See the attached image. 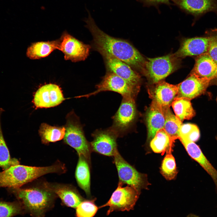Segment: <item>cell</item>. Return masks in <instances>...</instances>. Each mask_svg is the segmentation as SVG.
Listing matches in <instances>:
<instances>
[{"mask_svg":"<svg viewBox=\"0 0 217 217\" xmlns=\"http://www.w3.org/2000/svg\"><path fill=\"white\" fill-rule=\"evenodd\" d=\"M96 87V90L94 92L79 96V98H88L101 92L111 91L121 94L122 97L135 98L139 89L131 86L121 78L110 72L106 74Z\"/></svg>","mask_w":217,"mask_h":217,"instance_id":"obj_9","label":"cell"},{"mask_svg":"<svg viewBox=\"0 0 217 217\" xmlns=\"http://www.w3.org/2000/svg\"><path fill=\"white\" fill-rule=\"evenodd\" d=\"M216 102H217V97H216Z\"/></svg>","mask_w":217,"mask_h":217,"instance_id":"obj_36","label":"cell"},{"mask_svg":"<svg viewBox=\"0 0 217 217\" xmlns=\"http://www.w3.org/2000/svg\"><path fill=\"white\" fill-rule=\"evenodd\" d=\"M171 105L175 116L182 122L185 119L190 120L195 115L190 100L184 97H176Z\"/></svg>","mask_w":217,"mask_h":217,"instance_id":"obj_26","label":"cell"},{"mask_svg":"<svg viewBox=\"0 0 217 217\" xmlns=\"http://www.w3.org/2000/svg\"><path fill=\"white\" fill-rule=\"evenodd\" d=\"M87 18L84 19L86 27L93 37L95 46L102 54H106L127 64L131 67L142 70L146 60L142 55L128 42L107 34L96 24L87 8Z\"/></svg>","mask_w":217,"mask_h":217,"instance_id":"obj_1","label":"cell"},{"mask_svg":"<svg viewBox=\"0 0 217 217\" xmlns=\"http://www.w3.org/2000/svg\"><path fill=\"white\" fill-rule=\"evenodd\" d=\"M123 185L119 182L109 200L99 207L108 206L107 215L114 211H129L134 209L140 193L131 186L123 187Z\"/></svg>","mask_w":217,"mask_h":217,"instance_id":"obj_6","label":"cell"},{"mask_svg":"<svg viewBox=\"0 0 217 217\" xmlns=\"http://www.w3.org/2000/svg\"><path fill=\"white\" fill-rule=\"evenodd\" d=\"M148 140H150L156 132L164 127L165 118L162 108L152 100L146 115Z\"/></svg>","mask_w":217,"mask_h":217,"instance_id":"obj_21","label":"cell"},{"mask_svg":"<svg viewBox=\"0 0 217 217\" xmlns=\"http://www.w3.org/2000/svg\"><path fill=\"white\" fill-rule=\"evenodd\" d=\"M109 72L121 78L131 86L139 89L140 77L125 63L106 54H102Z\"/></svg>","mask_w":217,"mask_h":217,"instance_id":"obj_14","label":"cell"},{"mask_svg":"<svg viewBox=\"0 0 217 217\" xmlns=\"http://www.w3.org/2000/svg\"><path fill=\"white\" fill-rule=\"evenodd\" d=\"M66 119L65 132L63 138L64 142L74 149L79 156H83L91 167L92 151L90 143L85 136L79 118L72 111L68 114Z\"/></svg>","mask_w":217,"mask_h":217,"instance_id":"obj_4","label":"cell"},{"mask_svg":"<svg viewBox=\"0 0 217 217\" xmlns=\"http://www.w3.org/2000/svg\"><path fill=\"white\" fill-rule=\"evenodd\" d=\"M137 1L143 4L144 7H149L151 6L155 7L159 10V6L161 4H165L169 6L171 4L170 3L171 0H136Z\"/></svg>","mask_w":217,"mask_h":217,"instance_id":"obj_34","label":"cell"},{"mask_svg":"<svg viewBox=\"0 0 217 217\" xmlns=\"http://www.w3.org/2000/svg\"><path fill=\"white\" fill-rule=\"evenodd\" d=\"M177 85L178 92L176 97H184L191 100L204 94L210 86V81L190 73L188 77Z\"/></svg>","mask_w":217,"mask_h":217,"instance_id":"obj_13","label":"cell"},{"mask_svg":"<svg viewBox=\"0 0 217 217\" xmlns=\"http://www.w3.org/2000/svg\"><path fill=\"white\" fill-rule=\"evenodd\" d=\"M95 199H84L76 208V217H93L98 208L95 204Z\"/></svg>","mask_w":217,"mask_h":217,"instance_id":"obj_31","label":"cell"},{"mask_svg":"<svg viewBox=\"0 0 217 217\" xmlns=\"http://www.w3.org/2000/svg\"><path fill=\"white\" fill-rule=\"evenodd\" d=\"M58 39L48 41H41L32 43L27 48L26 55L31 59H39L49 55L53 51L58 49Z\"/></svg>","mask_w":217,"mask_h":217,"instance_id":"obj_23","label":"cell"},{"mask_svg":"<svg viewBox=\"0 0 217 217\" xmlns=\"http://www.w3.org/2000/svg\"><path fill=\"white\" fill-rule=\"evenodd\" d=\"M58 49L64 54L66 60L73 62L85 60L89 54L90 46L79 40L67 31L58 39Z\"/></svg>","mask_w":217,"mask_h":217,"instance_id":"obj_10","label":"cell"},{"mask_svg":"<svg viewBox=\"0 0 217 217\" xmlns=\"http://www.w3.org/2000/svg\"><path fill=\"white\" fill-rule=\"evenodd\" d=\"M209 44V38L207 35L185 38L182 41L180 47L174 54L178 58L197 56L207 52Z\"/></svg>","mask_w":217,"mask_h":217,"instance_id":"obj_16","label":"cell"},{"mask_svg":"<svg viewBox=\"0 0 217 217\" xmlns=\"http://www.w3.org/2000/svg\"><path fill=\"white\" fill-rule=\"evenodd\" d=\"M206 33L209 39L207 53L217 65V28L210 29Z\"/></svg>","mask_w":217,"mask_h":217,"instance_id":"obj_33","label":"cell"},{"mask_svg":"<svg viewBox=\"0 0 217 217\" xmlns=\"http://www.w3.org/2000/svg\"><path fill=\"white\" fill-rule=\"evenodd\" d=\"M39 134L42 142L47 144L63 139L65 132L64 127L51 126L46 123L41 124L39 130Z\"/></svg>","mask_w":217,"mask_h":217,"instance_id":"obj_25","label":"cell"},{"mask_svg":"<svg viewBox=\"0 0 217 217\" xmlns=\"http://www.w3.org/2000/svg\"><path fill=\"white\" fill-rule=\"evenodd\" d=\"M90 143L92 151L109 156H113L118 151L116 140L118 136L110 128L98 129L92 134Z\"/></svg>","mask_w":217,"mask_h":217,"instance_id":"obj_11","label":"cell"},{"mask_svg":"<svg viewBox=\"0 0 217 217\" xmlns=\"http://www.w3.org/2000/svg\"><path fill=\"white\" fill-rule=\"evenodd\" d=\"M187 217H199L197 215L193 214H189Z\"/></svg>","mask_w":217,"mask_h":217,"instance_id":"obj_35","label":"cell"},{"mask_svg":"<svg viewBox=\"0 0 217 217\" xmlns=\"http://www.w3.org/2000/svg\"><path fill=\"white\" fill-rule=\"evenodd\" d=\"M179 139L183 144L189 155L197 162L210 176L214 183L217 193V170L194 142L184 138H180Z\"/></svg>","mask_w":217,"mask_h":217,"instance_id":"obj_19","label":"cell"},{"mask_svg":"<svg viewBox=\"0 0 217 217\" xmlns=\"http://www.w3.org/2000/svg\"><path fill=\"white\" fill-rule=\"evenodd\" d=\"M75 177L79 187L88 197H91L90 175L89 165L85 158L79 156V159L75 171Z\"/></svg>","mask_w":217,"mask_h":217,"instance_id":"obj_22","label":"cell"},{"mask_svg":"<svg viewBox=\"0 0 217 217\" xmlns=\"http://www.w3.org/2000/svg\"><path fill=\"white\" fill-rule=\"evenodd\" d=\"M190 73L207 79L210 86H217V65L207 53L196 56Z\"/></svg>","mask_w":217,"mask_h":217,"instance_id":"obj_17","label":"cell"},{"mask_svg":"<svg viewBox=\"0 0 217 217\" xmlns=\"http://www.w3.org/2000/svg\"><path fill=\"white\" fill-rule=\"evenodd\" d=\"M155 84L151 94L153 100L162 108L170 107L177 95V85L161 81Z\"/></svg>","mask_w":217,"mask_h":217,"instance_id":"obj_20","label":"cell"},{"mask_svg":"<svg viewBox=\"0 0 217 217\" xmlns=\"http://www.w3.org/2000/svg\"><path fill=\"white\" fill-rule=\"evenodd\" d=\"M12 190L22 204L25 213L32 217H45L46 213L53 208L57 197L43 183L41 186Z\"/></svg>","mask_w":217,"mask_h":217,"instance_id":"obj_3","label":"cell"},{"mask_svg":"<svg viewBox=\"0 0 217 217\" xmlns=\"http://www.w3.org/2000/svg\"><path fill=\"white\" fill-rule=\"evenodd\" d=\"M179 59L174 54L147 58L142 71L150 83L156 84L178 68Z\"/></svg>","mask_w":217,"mask_h":217,"instance_id":"obj_5","label":"cell"},{"mask_svg":"<svg viewBox=\"0 0 217 217\" xmlns=\"http://www.w3.org/2000/svg\"><path fill=\"white\" fill-rule=\"evenodd\" d=\"M216 140H217V136H216Z\"/></svg>","mask_w":217,"mask_h":217,"instance_id":"obj_37","label":"cell"},{"mask_svg":"<svg viewBox=\"0 0 217 217\" xmlns=\"http://www.w3.org/2000/svg\"><path fill=\"white\" fill-rule=\"evenodd\" d=\"M25 213L23 206L19 200L11 202H0V217H11Z\"/></svg>","mask_w":217,"mask_h":217,"instance_id":"obj_29","label":"cell"},{"mask_svg":"<svg viewBox=\"0 0 217 217\" xmlns=\"http://www.w3.org/2000/svg\"><path fill=\"white\" fill-rule=\"evenodd\" d=\"M162 175L168 180L174 179L178 173L175 159L171 153H167L160 168Z\"/></svg>","mask_w":217,"mask_h":217,"instance_id":"obj_30","label":"cell"},{"mask_svg":"<svg viewBox=\"0 0 217 217\" xmlns=\"http://www.w3.org/2000/svg\"><path fill=\"white\" fill-rule=\"evenodd\" d=\"M65 99L58 85L49 83L38 89L34 94L33 102L36 108H47L57 106Z\"/></svg>","mask_w":217,"mask_h":217,"instance_id":"obj_12","label":"cell"},{"mask_svg":"<svg viewBox=\"0 0 217 217\" xmlns=\"http://www.w3.org/2000/svg\"><path fill=\"white\" fill-rule=\"evenodd\" d=\"M65 171L64 164L57 162L51 166L34 167L20 165H12L0 172V187L15 189L45 175L62 174Z\"/></svg>","mask_w":217,"mask_h":217,"instance_id":"obj_2","label":"cell"},{"mask_svg":"<svg viewBox=\"0 0 217 217\" xmlns=\"http://www.w3.org/2000/svg\"><path fill=\"white\" fill-rule=\"evenodd\" d=\"M174 142L163 128L156 132L151 140L150 146L154 152L163 155L165 152L171 153Z\"/></svg>","mask_w":217,"mask_h":217,"instance_id":"obj_24","label":"cell"},{"mask_svg":"<svg viewBox=\"0 0 217 217\" xmlns=\"http://www.w3.org/2000/svg\"><path fill=\"white\" fill-rule=\"evenodd\" d=\"M200 136L199 130L197 125L187 123L181 126L178 139L180 138H186L195 142L198 140Z\"/></svg>","mask_w":217,"mask_h":217,"instance_id":"obj_32","label":"cell"},{"mask_svg":"<svg viewBox=\"0 0 217 217\" xmlns=\"http://www.w3.org/2000/svg\"><path fill=\"white\" fill-rule=\"evenodd\" d=\"M5 111L2 108H0V167L4 170L6 169L11 166L19 164L17 159H11L8 149L3 136L1 126V116Z\"/></svg>","mask_w":217,"mask_h":217,"instance_id":"obj_28","label":"cell"},{"mask_svg":"<svg viewBox=\"0 0 217 217\" xmlns=\"http://www.w3.org/2000/svg\"><path fill=\"white\" fill-rule=\"evenodd\" d=\"M122 97L120 105L113 116V124L110 127L118 137L123 136L128 132L136 115L135 98Z\"/></svg>","mask_w":217,"mask_h":217,"instance_id":"obj_8","label":"cell"},{"mask_svg":"<svg viewBox=\"0 0 217 217\" xmlns=\"http://www.w3.org/2000/svg\"><path fill=\"white\" fill-rule=\"evenodd\" d=\"M43 184L60 199L64 205L68 207L76 208L85 199L71 186L46 182Z\"/></svg>","mask_w":217,"mask_h":217,"instance_id":"obj_18","label":"cell"},{"mask_svg":"<svg viewBox=\"0 0 217 217\" xmlns=\"http://www.w3.org/2000/svg\"><path fill=\"white\" fill-rule=\"evenodd\" d=\"M113 159L118 173L119 182L133 187L140 193L142 189L147 188L149 184L146 175L137 171L122 157L118 151L113 156Z\"/></svg>","mask_w":217,"mask_h":217,"instance_id":"obj_7","label":"cell"},{"mask_svg":"<svg viewBox=\"0 0 217 217\" xmlns=\"http://www.w3.org/2000/svg\"><path fill=\"white\" fill-rule=\"evenodd\" d=\"M181 10L197 19L210 12L217 14V0H171Z\"/></svg>","mask_w":217,"mask_h":217,"instance_id":"obj_15","label":"cell"},{"mask_svg":"<svg viewBox=\"0 0 217 217\" xmlns=\"http://www.w3.org/2000/svg\"><path fill=\"white\" fill-rule=\"evenodd\" d=\"M165 121L163 128L174 141L178 139L182 121L171 111L170 107L162 108Z\"/></svg>","mask_w":217,"mask_h":217,"instance_id":"obj_27","label":"cell"}]
</instances>
